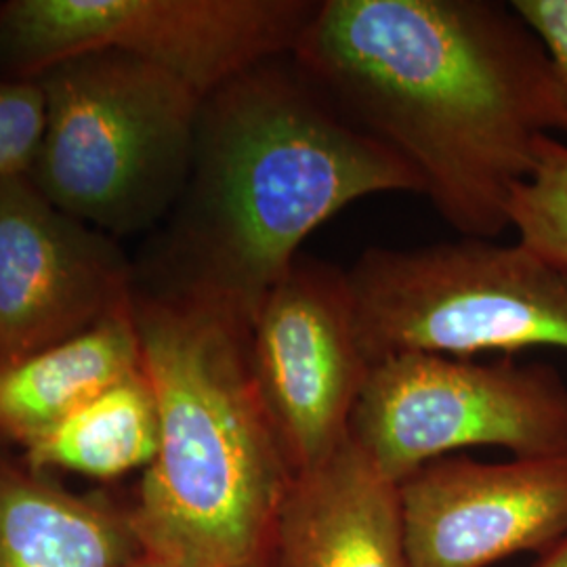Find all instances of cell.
<instances>
[{
  "mask_svg": "<svg viewBox=\"0 0 567 567\" xmlns=\"http://www.w3.org/2000/svg\"><path fill=\"white\" fill-rule=\"evenodd\" d=\"M292 55L463 238L511 227L540 143L567 137L566 89L511 2L320 0Z\"/></svg>",
  "mask_w": 567,
  "mask_h": 567,
  "instance_id": "cell-1",
  "label": "cell"
},
{
  "mask_svg": "<svg viewBox=\"0 0 567 567\" xmlns=\"http://www.w3.org/2000/svg\"><path fill=\"white\" fill-rule=\"evenodd\" d=\"M395 192L423 185L295 55L265 61L200 103L187 182L135 264L137 290L250 326L316 229L349 204Z\"/></svg>",
  "mask_w": 567,
  "mask_h": 567,
  "instance_id": "cell-2",
  "label": "cell"
},
{
  "mask_svg": "<svg viewBox=\"0 0 567 567\" xmlns=\"http://www.w3.org/2000/svg\"><path fill=\"white\" fill-rule=\"evenodd\" d=\"M135 320L161 421L128 508L137 543L177 567L255 566L295 471L255 379L250 326L140 290Z\"/></svg>",
  "mask_w": 567,
  "mask_h": 567,
  "instance_id": "cell-3",
  "label": "cell"
},
{
  "mask_svg": "<svg viewBox=\"0 0 567 567\" xmlns=\"http://www.w3.org/2000/svg\"><path fill=\"white\" fill-rule=\"evenodd\" d=\"M34 81L44 133L28 179L42 196L114 238L163 224L189 175L203 100L118 51L65 58Z\"/></svg>",
  "mask_w": 567,
  "mask_h": 567,
  "instance_id": "cell-4",
  "label": "cell"
},
{
  "mask_svg": "<svg viewBox=\"0 0 567 567\" xmlns=\"http://www.w3.org/2000/svg\"><path fill=\"white\" fill-rule=\"evenodd\" d=\"M347 280L372 364L395 353L567 349V271L524 244L377 246Z\"/></svg>",
  "mask_w": 567,
  "mask_h": 567,
  "instance_id": "cell-5",
  "label": "cell"
},
{
  "mask_svg": "<svg viewBox=\"0 0 567 567\" xmlns=\"http://www.w3.org/2000/svg\"><path fill=\"white\" fill-rule=\"evenodd\" d=\"M320 0H9L0 4V74L34 79L53 63L118 51L200 100L265 61L292 55Z\"/></svg>",
  "mask_w": 567,
  "mask_h": 567,
  "instance_id": "cell-6",
  "label": "cell"
},
{
  "mask_svg": "<svg viewBox=\"0 0 567 567\" xmlns=\"http://www.w3.org/2000/svg\"><path fill=\"white\" fill-rule=\"evenodd\" d=\"M351 440L395 484L463 447H505L513 458L566 454L567 385L545 364L386 355L368 374Z\"/></svg>",
  "mask_w": 567,
  "mask_h": 567,
  "instance_id": "cell-7",
  "label": "cell"
},
{
  "mask_svg": "<svg viewBox=\"0 0 567 567\" xmlns=\"http://www.w3.org/2000/svg\"><path fill=\"white\" fill-rule=\"evenodd\" d=\"M250 362L295 475L344 446L374 365L347 271L301 252L250 324Z\"/></svg>",
  "mask_w": 567,
  "mask_h": 567,
  "instance_id": "cell-8",
  "label": "cell"
},
{
  "mask_svg": "<svg viewBox=\"0 0 567 567\" xmlns=\"http://www.w3.org/2000/svg\"><path fill=\"white\" fill-rule=\"evenodd\" d=\"M135 264L28 177L0 182V364L133 311Z\"/></svg>",
  "mask_w": 567,
  "mask_h": 567,
  "instance_id": "cell-9",
  "label": "cell"
},
{
  "mask_svg": "<svg viewBox=\"0 0 567 567\" xmlns=\"http://www.w3.org/2000/svg\"><path fill=\"white\" fill-rule=\"evenodd\" d=\"M412 567H489L567 534V452L433 461L400 484Z\"/></svg>",
  "mask_w": 567,
  "mask_h": 567,
  "instance_id": "cell-10",
  "label": "cell"
},
{
  "mask_svg": "<svg viewBox=\"0 0 567 567\" xmlns=\"http://www.w3.org/2000/svg\"><path fill=\"white\" fill-rule=\"evenodd\" d=\"M265 567H412L400 484L349 437L322 465L295 475Z\"/></svg>",
  "mask_w": 567,
  "mask_h": 567,
  "instance_id": "cell-11",
  "label": "cell"
},
{
  "mask_svg": "<svg viewBox=\"0 0 567 567\" xmlns=\"http://www.w3.org/2000/svg\"><path fill=\"white\" fill-rule=\"evenodd\" d=\"M140 550L128 511L0 458V567H122Z\"/></svg>",
  "mask_w": 567,
  "mask_h": 567,
  "instance_id": "cell-12",
  "label": "cell"
},
{
  "mask_svg": "<svg viewBox=\"0 0 567 567\" xmlns=\"http://www.w3.org/2000/svg\"><path fill=\"white\" fill-rule=\"evenodd\" d=\"M143 368L135 307L81 334L0 364V440L32 444Z\"/></svg>",
  "mask_w": 567,
  "mask_h": 567,
  "instance_id": "cell-13",
  "label": "cell"
},
{
  "mask_svg": "<svg viewBox=\"0 0 567 567\" xmlns=\"http://www.w3.org/2000/svg\"><path fill=\"white\" fill-rule=\"evenodd\" d=\"M158 442V404L142 368L23 447V461L41 473L60 468L112 480L147 468Z\"/></svg>",
  "mask_w": 567,
  "mask_h": 567,
  "instance_id": "cell-14",
  "label": "cell"
},
{
  "mask_svg": "<svg viewBox=\"0 0 567 567\" xmlns=\"http://www.w3.org/2000/svg\"><path fill=\"white\" fill-rule=\"evenodd\" d=\"M508 225L524 244L548 264L567 271V143L547 137L536 166L513 192Z\"/></svg>",
  "mask_w": 567,
  "mask_h": 567,
  "instance_id": "cell-15",
  "label": "cell"
},
{
  "mask_svg": "<svg viewBox=\"0 0 567 567\" xmlns=\"http://www.w3.org/2000/svg\"><path fill=\"white\" fill-rule=\"evenodd\" d=\"M44 133V95L30 79L0 74V182L28 177Z\"/></svg>",
  "mask_w": 567,
  "mask_h": 567,
  "instance_id": "cell-16",
  "label": "cell"
},
{
  "mask_svg": "<svg viewBox=\"0 0 567 567\" xmlns=\"http://www.w3.org/2000/svg\"><path fill=\"white\" fill-rule=\"evenodd\" d=\"M511 4L545 44L567 93V0H515Z\"/></svg>",
  "mask_w": 567,
  "mask_h": 567,
  "instance_id": "cell-17",
  "label": "cell"
},
{
  "mask_svg": "<svg viewBox=\"0 0 567 567\" xmlns=\"http://www.w3.org/2000/svg\"><path fill=\"white\" fill-rule=\"evenodd\" d=\"M532 567H567V534L545 553H540V559Z\"/></svg>",
  "mask_w": 567,
  "mask_h": 567,
  "instance_id": "cell-18",
  "label": "cell"
},
{
  "mask_svg": "<svg viewBox=\"0 0 567 567\" xmlns=\"http://www.w3.org/2000/svg\"><path fill=\"white\" fill-rule=\"evenodd\" d=\"M122 567H177L173 566V564H166L163 559H158V557H154V555H147V553H143L140 550L133 559H128L126 564Z\"/></svg>",
  "mask_w": 567,
  "mask_h": 567,
  "instance_id": "cell-19",
  "label": "cell"
},
{
  "mask_svg": "<svg viewBox=\"0 0 567 567\" xmlns=\"http://www.w3.org/2000/svg\"><path fill=\"white\" fill-rule=\"evenodd\" d=\"M250 567H265V561H264V559H261V561H257V564H255V566H250Z\"/></svg>",
  "mask_w": 567,
  "mask_h": 567,
  "instance_id": "cell-20",
  "label": "cell"
}]
</instances>
